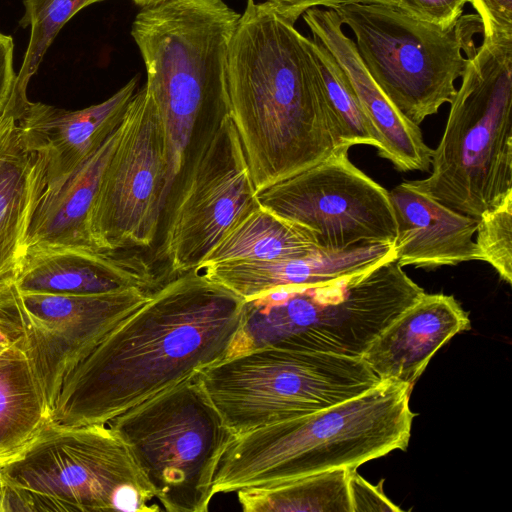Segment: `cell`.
I'll return each mask as SVG.
<instances>
[{"mask_svg": "<svg viewBox=\"0 0 512 512\" xmlns=\"http://www.w3.org/2000/svg\"><path fill=\"white\" fill-rule=\"evenodd\" d=\"M13 53V38L0 32V114L6 109L16 85Z\"/></svg>", "mask_w": 512, "mask_h": 512, "instance_id": "836d02e7", "label": "cell"}, {"mask_svg": "<svg viewBox=\"0 0 512 512\" xmlns=\"http://www.w3.org/2000/svg\"><path fill=\"white\" fill-rule=\"evenodd\" d=\"M104 0H23L24 14L19 21L30 26V38L17 74L14 93L27 96V85L62 27L80 10Z\"/></svg>", "mask_w": 512, "mask_h": 512, "instance_id": "484cf974", "label": "cell"}, {"mask_svg": "<svg viewBox=\"0 0 512 512\" xmlns=\"http://www.w3.org/2000/svg\"><path fill=\"white\" fill-rule=\"evenodd\" d=\"M355 36L357 52L388 99L419 125L451 103L468 58L483 34L478 15H462L441 28L418 21L396 6L347 4L334 8Z\"/></svg>", "mask_w": 512, "mask_h": 512, "instance_id": "9c48e42d", "label": "cell"}, {"mask_svg": "<svg viewBox=\"0 0 512 512\" xmlns=\"http://www.w3.org/2000/svg\"><path fill=\"white\" fill-rule=\"evenodd\" d=\"M239 18L223 0H163L141 7L132 23L144 86L165 133L168 197L196 149L229 115V47Z\"/></svg>", "mask_w": 512, "mask_h": 512, "instance_id": "3957f363", "label": "cell"}, {"mask_svg": "<svg viewBox=\"0 0 512 512\" xmlns=\"http://www.w3.org/2000/svg\"><path fill=\"white\" fill-rule=\"evenodd\" d=\"M119 132L120 126L71 174L42 189L30 216L23 253L46 247L97 249L91 233V214Z\"/></svg>", "mask_w": 512, "mask_h": 512, "instance_id": "7402d4cb", "label": "cell"}, {"mask_svg": "<svg viewBox=\"0 0 512 512\" xmlns=\"http://www.w3.org/2000/svg\"><path fill=\"white\" fill-rule=\"evenodd\" d=\"M391 260H395L394 244L374 243L345 249L317 248L290 259L218 262L202 266L201 272L248 300L282 288L364 273Z\"/></svg>", "mask_w": 512, "mask_h": 512, "instance_id": "d6986e66", "label": "cell"}, {"mask_svg": "<svg viewBox=\"0 0 512 512\" xmlns=\"http://www.w3.org/2000/svg\"><path fill=\"white\" fill-rule=\"evenodd\" d=\"M151 294L137 288L95 295L20 293L24 353L50 417L67 374Z\"/></svg>", "mask_w": 512, "mask_h": 512, "instance_id": "5bb4252c", "label": "cell"}, {"mask_svg": "<svg viewBox=\"0 0 512 512\" xmlns=\"http://www.w3.org/2000/svg\"><path fill=\"white\" fill-rule=\"evenodd\" d=\"M20 293L95 295L137 288L153 293L165 282L137 252L82 247L25 250L14 271Z\"/></svg>", "mask_w": 512, "mask_h": 512, "instance_id": "9a60e30c", "label": "cell"}, {"mask_svg": "<svg viewBox=\"0 0 512 512\" xmlns=\"http://www.w3.org/2000/svg\"><path fill=\"white\" fill-rule=\"evenodd\" d=\"M469 328L467 312L452 295L424 293L372 341L361 359L381 381L413 387L434 354Z\"/></svg>", "mask_w": 512, "mask_h": 512, "instance_id": "ac0fdd59", "label": "cell"}, {"mask_svg": "<svg viewBox=\"0 0 512 512\" xmlns=\"http://www.w3.org/2000/svg\"><path fill=\"white\" fill-rule=\"evenodd\" d=\"M317 248L312 230L258 203L228 228L198 268L225 261L296 258Z\"/></svg>", "mask_w": 512, "mask_h": 512, "instance_id": "603a6c76", "label": "cell"}, {"mask_svg": "<svg viewBox=\"0 0 512 512\" xmlns=\"http://www.w3.org/2000/svg\"><path fill=\"white\" fill-rule=\"evenodd\" d=\"M348 150L257 192V201L308 227L320 248L394 244L397 221L389 191L357 168Z\"/></svg>", "mask_w": 512, "mask_h": 512, "instance_id": "4fadbf2b", "label": "cell"}, {"mask_svg": "<svg viewBox=\"0 0 512 512\" xmlns=\"http://www.w3.org/2000/svg\"><path fill=\"white\" fill-rule=\"evenodd\" d=\"M107 425L127 445L167 512H206L219 460L235 434L198 381L182 382Z\"/></svg>", "mask_w": 512, "mask_h": 512, "instance_id": "30bf717a", "label": "cell"}, {"mask_svg": "<svg viewBox=\"0 0 512 512\" xmlns=\"http://www.w3.org/2000/svg\"><path fill=\"white\" fill-rule=\"evenodd\" d=\"M169 194L167 146L162 121L143 86L120 124L91 214L99 250L147 248L155 240Z\"/></svg>", "mask_w": 512, "mask_h": 512, "instance_id": "7c38bea8", "label": "cell"}, {"mask_svg": "<svg viewBox=\"0 0 512 512\" xmlns=\"http://www.w3.org/2000/svg\"><path fill=\"white\" fill-rule=\"evenodd\" d=\"M127 445L106 425L51 420L0 465V511L156 512Z\"/></svg>", "mask_w": 512, "mask_h": 512, "instance_id": "52a82bcc", "label": "cell"}, {"mask_svg": "<svg viewBox=\"0 0 512 512\" xmlns=\"http://www.w3.org/2000/svg\"><path fill=\"white\" fill-rule=\"evenodd\" d=\"M244 299L194 269L166 281L112 329L61 385L51 421L106 425L228 358Z\"/></svg>", "mask_w": 512, "mask_h": 512, "instance_id": "6da1fadb", "label": "cell"}, {"mask_svg": "<svg viewBox=\"0 0 512 512\" xmlns=\"http://www.w3.org/2000/svg\"><path fill=\"white\" fill-rule=\"evenodd\" d=\"M302 17L312 39L329 50L349 79L380 142L379 155L401 172L428 171L433 149L424 142L419 125L409 120L372 79L335 10L315 7Z\"/></svg>", "mask_w": 512, "mask_h": 512, "instance_id": "e0dca14e", "label": "cell"}, {"mask_svg": "<svg viewBox=\"0 0 512 512\" xmlns=\"http://www.w3.org/2000/svg\"><path fill=\"white\" fill-rule=\"evenodd\" d=\"M13 275L0 279V347L24 351L26 325Z\"/></svg>", "mask_w": 512, "mask_h": 512, "instance_id": "f1b7e54d", "label": "cell"}, {"mask_svg": "<svg viewBox=\"0 0 512 512\" xmlns=\"http://www.w3.org/2000/svg\"><path fill=\"white\" fill-rule=\"evenodd\" d=\"M461 78L431 174L408 182L478 219L512 195V36L483 37Z\"/></svg>", "mask_w": 512, "mask_h": 512, "instance_id": "8992f818", "label": "cell"}, {"mask_svg": "<svg viewBox=\"0 0 512 512\" xmlns=\"http://www.w3.org/2000/svg\"><path fill=\"white\" fill-rule=\"evenodd\" d=\"M24 102L11 96L0 114V279L14 274L31 213L45 186L42 155L20 124Z\"/></svg>", "mask_w": 512, "mask_h": 512, "instance_id": "44dd1931", "label": "cell"}, {"mask_svg": "<svg viewBox=\"0 0 512 512\" xmlns=\"http://www.w3.org/2000/svg\"><path fill=\"white\" fill-rule=\"evenodd\" d=\"M160 256L173 277L198 268L228 228L258 204L245 153L226 115L191 156L167 203Z\"/></svg>", "mask_w": 512, "mask_h": 512, "instance_id": "8fae6325", "label": "cell"}, {"mask_svg": "<svg viewBox=\"0 0 512 512\" xmlns=\"http://www.w3.org/2000/svg\"><path fill=\"white\" fill-rule=\"evenodd\" d=\"M51 420L23 350L0 355V465L16 456Z\"/></svg>", "mask_w": 512, "mask_h": 512, "instance_id": "cb8c5ba5", "label": "cell"}, {"mask_svg": "<svg viewBox=\"0 0 512 512\" xmlns=\"http://www.w3.org/2000/svg\"><path fill=\"white\" fill-rule=\"evenodd\" d=\"M389 196L397 221L395 261L401 267L434 269L478 260L477 219L451 210L408 181Z\"/></svg>", "mask_w": 512, "mask_h": 512, "instance_id": "ffe728a7", "label": "cell"}, {"mask_svg": "<svg viewBox=\"0 0 512 512\" xmlns=\"http://www.w3.org/2000/svg\"><path fill=\"white\" fill-rule=\"evenodd\" d=\"M424 293L395 260L320 284L274 290L244 300L228 358L265 346L361 358Z\"/></svg>", "mask_w": 512, "mask_h": 512, "instance_id": "5b68a950", "label": "cell"}, {"mask_svg": "<svg viewBox=\"0 0 512 512\" xmlns=\"http://www.w3.org/2000/svg\"><path fill=\"white\" fill-rule=\"evenodd\" d=\"M138 82L136 75L107 100L80 110L28 99L21 105L20 124L44 161V187L71 174L117 130L138 90Z\"/></svg>", "mask_w": 512, "mask_h": 512, "instance_id": "2e32d148", "label": "cell"}, {"mask_svg": "<svg viewBox=\"0 0 512 512\" xmlns=\"http://www.w3.org/2000/svg\"><path fill=\"white\" fill-rule=\"evenodd\" d=\"M325 90L350 147L364 144L380 148V142L342 68L320 42L312 39Z\"/></svg>", "mask_w": 512, "mask_h": 512, "instance_id": "4316f807", "label": "cell"}, {"mask_svg": "<svg viewBox=\"0 0 512 512\" xmlns=\"http://www.w3.org/2000/svg\"><path fill=\"white\" fill-rule=\"evenodd\" d=\"M382 483V482H381ZM374 486L361 477L356 469L349 476V495L352 512L401 511L383 493L380 485Z\"/></svg>", "mask_w": 512, "mask_h": 512, "instance_id": "4dcf8cb0", "label": "cell"}, {"mask_svg": "<svg viewBox=\"0 0 512 512\" xmlns=\"http://www.w3.org/2000/svg\"><path fill=\"white\" fill-rule=\"evenodd\" d=\"M471 0H399L397 7L408 16L441 28L452 26Z\"/></svg>", "mask_w": 512, "mask_h": 512, "instance_id": "f546056e", "label": "cell"}, {"mask_svg": "<svg viewBox=\"0 0 512 512\" xmlns=\"http://www.w3.org/2000/svg\"><path fill=\"white\" fill-rule=\"evenodd\" d=\"M9 348L0 347V355Z\"/></svg>", "mask_w": 512, "mask_h": 512, "instance_id": "d590c367", "label": "cell"}, {"mask_svg": "<svg viewBox=\"0 0 512 512\" xmlns=\"http://www.w3.org/2000/svg\"><path fill=\"white\" fill-rule=\"evenodd\" d=\"M229 115L256 193L343 148L312 39L265 1L247 0L230 41Z\"/></svg>", "mask_w": 512, "mask_h": 512, "instance_id": "7a4b0ae2", "label": "cell"}, {"mask_svg": "<svg viewBox=\"0 0 512 512\" xmlns=\"http://www.w3.org/2000/svg\"><path fill=\"white\" fill-rule=\"evenodd\" d=\"M475 244L478 260L490 264L500 278L512 283V195L478 219Z\"/></svg>", "mask_w": 512, "mask_h": 512, "instance_id": "83f0119b", "label": "cell"}, {"mask_svg": "<svg viewBox=\"0 0 512 512\" xmlns=\"http://www.w3.org/2000/svg\"><path fill=\"white\" fill-rule=\"evenodd\" d=\"M412 386L393 380L341 403L235 436L213 494L271 487L338 468L356 469L409 444Z\"/></svg>", "mask_w": 512, "mask_h": 512, "instance_id": "277c9868", "label": "cell"}, {"mask_svg": "<svg viewBox=\"0 0 512 512\" xmlns=\"http://www.w3.org/2000/svg\"><path fill=\"white\" fill-rule=\"evenodd\" d=\"M287 20L294 23L305 11L311 8L323 6L334 9L337 6L347 4H383L396 6L399 0H267Z\"/></svg>", "mask_w": 512, "mask_h": 512, "instance_id": "d6a6232c", "label": "cell"}, {"mask_svg": "<svg viewBox=\"0 0 512 512\" xmlns=\"http://www.w3.org/2000/svg\"><path fill=\"white\" fill-rule=\"evenodd\" d=\"M196 380L235 436L333 406L381 382L361 358L276 346L227 358Z\"/></svg>", "mask_w": 512, "mask_h": 512, "instance_id": "ba28073f", "label": "cell"}, {"mask_svg": "<svg viewBox=\"0 0 512 512\" xmlns=\"http://www.w3.org/2000/svg\"><path fill=\"white\" fill-rule=\"evenodd\" d=\"M134 3L140 7H144V6H147V5H151V4H155V3H158V2H161L163 0H133Z\"/></svg>", "mask_w": 512, "mask_h": 512, "instance_id": "e575fe53", "label": "cell"}, {"mask_svg": "<svg viewBox=\"0 0 512 512\" xmlns=\"http://www.w3.org/2000/svg\"><path fill=\"white\" fill-rule=\"evenodd\" d=\"M338 468L271 487L237 491L244 512H352L349 476Z\"/></svg>", "mask_w": 512, "mask_h": 512, "instance_id": "d4e9b609", "label": "cell"}, {"mask_svg": "<svg viewBox=\"0 0 512 512\" xmlns=\"http://www.w3.org/2000/svg\"><path fill=\"white\" fill-rule=\"evenodd\" d=\"M483 26V37L512 36V0H471Z\"/></svg>", "mask_w": 512, "mask_h": 512, "instance_id": "1f68e13d", "label": "cell"}]
</instances>
